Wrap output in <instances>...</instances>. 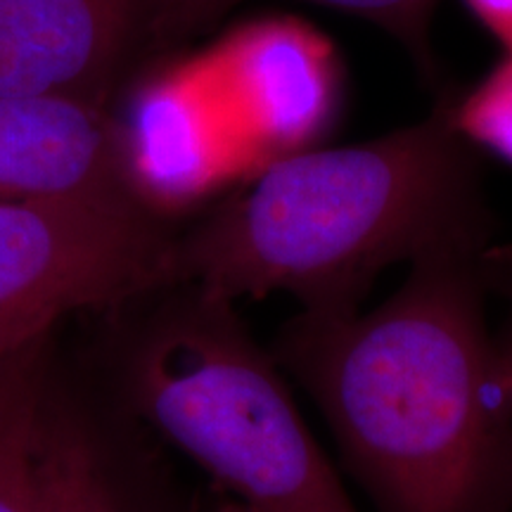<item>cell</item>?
<instances>
[{"label":"cell","instance_id":"9c48e42d","mask_svg":"<svg viewBox=\"0 0 512 512\" xmlns=\"http://www.w3.org/2000/svg\"><path fill=\"white\" fill-rule=\"evenodd\" d=\"M36 512H126L93 434L53 401L38 439Z\"/></svg>","mask_w":512,"mask_h":512},{"label":"cell","instance_id":"ba28073f","mask_svg":"<svg viewBox=\"0 0 512 512\" xmlns=\"http://www.w3.org/2000/svg\"><path fill=\"white\" fill-rule=\"evenodd\" d=\"M221 110L207 74L183 72L152 83L136 124L121 128L133 190L162 219L207 200L235 171Z\"/></svg>","mask_w":512,"mask_h":512},{"label":"cell","instance_id":"5b68a950","mask_svg":"<svg viewBox=\"0 0 512 512\" xmlns=\"http://www.w3.org/2000/svg\"><path fill=\"white\" fill-rule=\"evenodd\" d=\"M162 0H0V95L107 110Z\"/></svg>","mask_w":512,"mask_h":512},{"label":"cell","instance_id":"277c9868","mask_svg":"<svg viewBox=\"0 0 512 512\" xmlns=\"http://www.w3.org/2000/svg\"><path fill=\"white\" fill-rule=\"evenodd\" d=\"M176 238L133 192L0 200V366L72 313L174 287Z\"/></svg>","mask_w":512,"mask_h":512},{"label":"cell","instance_id":"30bf717a","mask_svg":"<svg viewBox=\"0 0 512 512\" xmlns=\"http://www.w3.org/2000/svg\"><path fill=\"white\" fill-rule=\"evenodd\" d=\"M48 342L0 366V512H36V465L46 389Z\"/></svg>","mask_w":512,"mask_h":512},{"label":"cell","instance_id":"52a82bcc","mask_svg":"<svg viewBox=\"0 0 512 512\" xmlns=\"http://www.w3.org/2000/svg\"><path fill=\"white\" fill-rule=\"evenodd\" d=\"M133 192L110 112L60 98L0 95V200Z\"/></svg>","mask_w":512,"mask_h":512},{"label":"cell","instance_id":"4fadbf2b","mask_svg":"<svg viewBox=\"0 0 512 512\" xmlns=\"http://www.w3.org/2000/svg\"><path fill=\"white\" fill-rule=\"evenodd\" d=\"M496 292L505 299V320L501 330L496 332L498 344V366H501V380L508 392L512 408V249H496Z\"/></svg>","mask_w":512,"mask_h":512},{"label":"cell","instance_id":"7a4b0ae2","mask_svg":"<svg viewBox=\"0 0 512 512\" xmlns=\"http://www.w3.org/2000/svg\"><path fill=\"white\" fill-rule=\"evenodd\" d=\"M491 238L475 150L441 91L420 124L261 166L178 233L176 285L230 304L285 292L304 311H349L384 268Z\"/></svg>","mask_w":512,"mask_h":512},{"label":"cell","instance_id":"8992f818","mask_svg":"<svg viewBox=\"0 0 512 512\" xmlns=\"http://www.w3.org/2000/svg\"><path fill=\"white\" fill-rule=\"evenodd\" d=\"M211 86L228 119L259 150H306L335 121L342 100L337 55L302 24L268 22L223 48Z\"/></svg>","mask_w":512,"mask_h":512},{"label":"cell","instance_id":"5bb4252c","mask_svg":"<svg viewBox=\"0 0 512 512\" xmlns=\"http://www.w3.org/2000/svg\"><path fill=\"white\" fill-rule=\"evenodd\" d=\"M470 15L512 53V0H463Z\"/></svg>","mask_w":512,"mask_h":512},{"label":"cell","instance_id":"8fae6325","mask_svg":"<svg viewBox=\"0 0 512 512\" xmlns=\"http://www.w3.org/2000/svg\"><path fill=\"white\" fill-rule=\"evenodd\" d=\"M240 3L247 0H162L152 38L174 41L188 36L216 22ZM306 3L328 5L377 24L411 50L425 76L437 79V62L430 46V22L439 0H306Z\"/></svg>","mask_w":512,"mask_h":512},{"label":"cell","instance_id":"6da1fadb","mask_svg":"<svg viewBox=\"0 0 512 512\" xmlns=\"http://www.w3.org/2000/svg\"><path fill=\"white\" fill-rule=\"evenodd\" d=\"M496 249L425 256L377 309H302L275 339L377 512H512Z\"/></svg>","mask_w":512,"mask_h":512},{"label":"cell","instance_id":"3957f363","mask_svg":"<svg viewBox=\"0 0 512 512\" xmlns=\"http://www.w3.org/2000/svg\"><path fill=\"white\" fill-rule=\"evenodd\" d=\"M128 363L136 411L252 512H358L283 368L226 299L171 287Z\"/></svg>","mask_w":512,"mask_h":512},{"label":"cell","instance_id":"7c38bea8","mask_svg":"<svg viewBox=\"0 0 512 512\" xmlns=\"http://www.w3.org/2000/svg\"><path fill=\"white\" fill-rule=\"evenodd\" d=\"M448 114L472 150L512 166V53H505L465 93H448Z\"/></svg>","mask_w":512,"mask_h":512},{"label":"cell","instance_id":"9a60e30c","mask_svg":"<svg viewBox=\"0 0 512 512\" xmlns=\"http://www.w3.org/2000/svg\"><path fill=\"white\" fill-rule=\"evenodd\" d=\"M214 512H252V510L242 508V505L228 501V498H221L219 505H216V508H214Z\"/></svg>","mask_w":512,"mask_h":512}]
</instances>
